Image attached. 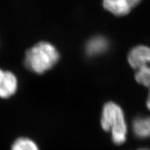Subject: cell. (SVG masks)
Wrapping results in <instances>:
<instances>
[{"instance_id": "obj_1", "label": "cell", "mask_w": 150, "mask_h": 150, "mask_svg": "<svg viewBox=\"0 0 150 150\" xmlns=\"http://www.w3.org/2000/svg\"><path fill=\"white\" fill-rule=\"evenodd\" d=\"M100 125L105 132L110 133L112 142L122 145L126 142L128 134V125L122 108L117 103L106 102L103 106Z\"/></svg>"}, {"instance_id": "obj_2", "label": "cell", "mask_w": 150, "mask_h": 150, "mask_svg": "<svg viewBox=\"0 0 150 150\" xmlns=\"http://www.w3.org/2000/svg\"><path fill=\"white\" fill-rule=\"evenodd\" d=\"M59 59V54L50 42H40L27 50L24 64L29 70L43 74L52 69Z\"/></svg>"}, {"instance_id": "obj_3", "label": "cell", "mask_w": 150, "mask_h": 150, "mask_svg": "<svg viewBox=\"0 0 150 150\" xmlns=\"http://www.w3.org/2000/svg\"><path fill=\"white\" fill-rule=\"evenodd\" d=\"M141 0H103V6L106 10L116 16H126Z\"/></svg>"}, {"instance_id": "obj_4", "label": "cell", "mask_w": 150, "mask_h": 150, "mask_svg": "<svg viewBox=\"0 0 150 150\" xmlns=\"http://www.w3.org/2000/svg\"><path fill=\"white\" fill-rule=\"evenodd\" d=\"M128 61L132 68L138 70L150 63V47L145 45L135 47L129 52Z\"/></svg>"}, {"instance_id": "obj_5", "label": "cell", "mask_w": 150, "mask_h": 150, "mask_svg": "<svg viewBox=\"0 0 150 150\" xmlns=\"http://www.w3.org/2000/svg\"><path fill=\"white\" fill-rule=\"evenodd\" d=\"M18 89V79L14 74L0 69V97L8 99L15 95Z\"/></svg>"}, {"instance_id": "obj_6", "label": "cell", "mask_w": 150, "mask_h": 150, "mask_svg": "<svg viewBox=\"0 0 150 150\" xmlns=\"http://www.w3.org/2000/svg\"><path fill=\"white\" fill-rule=\"evenodd\" d=\"M131 129H132L133 134L138 139H149L150 116H136L131 122Z\"/></svg>"}, {"instance_id": "obj_7", "label": "cell", "mask_w": 150, "mask_h": 150, "mask_svg": "<svg viewBox=\"0 0 150 150\" xmlns=\"http://www.w3.org/2000/svg\"><path fill=\"white\" fill-rule=\"evenodd\" d=\"M108 46L107 41L102 37H96L91 39L86 47V51L89 55H97L104 52Z\"/></svg>"}, {"instance_id": "obj_8", "label": "cell", "mask_w": 150, "mask_h": 150, "mask_svg": "<svg viewBox=\"0 0 150 150\" xmlns=\"http://www.w3.org/2000/svg\"><path fill=\"white\" fill-rule=\"evenodd\" d=\"M11 150H39V147L33 140L21 137L15 140L11 146Z\"/></svg>"}, {"instance_id": "obj_9", "label": "cell", "mask_w": 150, "mask_h": 150, "mask_svg": "<svg viewBox=\"0 0 150 150\" xmlns=\"http://www.w3.org/2000/svg\"><path fill=\"white\" fill-rule=\"evenodd\" d=\"M135 79L138 83L145 87H150V65L145 66L138 69L135 74Z\"/></svg>"}, {"instance_id": "obj_10", "label": "cell", "mask_w": 150, "mask_h": 150, "mask_svg": "<svg viewBox=\"0 0 150 150\" xmlns=\"http://www.w3.org/2000/svg\"><path fill=\"white\" fill-rule=\"evenodd\" d=\"M146 106H147V109L150 111V87H149V95H148L147 101H146Z\"/></svg>"}, {"instance_id": "obj_11", "label": "cell", "mask_w": 150, "mask_h": 150, "mask_svg": "<svg viewBox=\"0 0 150 150\" xmlns=\"http://www.w3.org/2000/svg\"><path fill=\"white\" fill-rule=\"evenodd\" d=\"M136 150H150V149L149 148H147V147H142V148H139V149Z\"/></svg>"}]
</instances>
